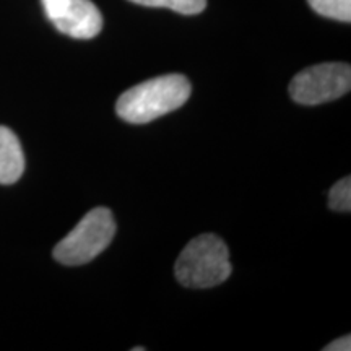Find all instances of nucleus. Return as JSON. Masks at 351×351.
I'll return each mask as SVG.
<instances>
[{
    "instance_id": "4",
    "label": "nucleus",
    "mask_w": 351,
    "mask_h": 351,
    "mask_svg": "<svg viewBox=\"0 0 351 351\" xmlns=\"http://www.w3.org/2000/svg\"><path fill=\"white\" fill-rule=\"evenodd\" d=\"M351 88V67L348 64H320L301 70L289 83L293 101L315 106L335 101L346 95Z\"/></svg>"
},
{
    "instance_id": "5",
    "label": "nucleus",
    "mask_w": 351,
    "mask_h": 351,
    "mask_svg": "<svg viewBox=\"0 0 351 351\" xmlns=\"http://www.w3.org/2000/svg\"><path fill=\"white\" fill-rule=\"evenodd\" d=\"M46 16L60 33L75 39L98 36L103 16L91 0H41Z\"/></svg>"
},
{
    "instance_id": "8",
    "label": "nucleus",
    "mask_w": 351,
    "mask_h": 351,
    "mask_svg": "<svg viewBox=\"0 0 351 351\" xmlns=\"http://www.w3.org/2000/svg\"><path fill=\"white\" fill-rule=\"evenodd\" d=\"M307 2L319 15L345 23L351 21V0H307Z\"/></svg>"
},
{
    "instance_id": "10",
    "label": "nucleus",
    "mask_w": 351,
    "mask_h": 351,
    "mask_svg": "<svg viewBox=\"0 0 351 351\" xmlns=\"http://www.w3.org/2000/svg\"><path fill=\"white\" fill-rule=\"evenodd\" d=\"M351 350V337L345 335L341 339L333 340L332 343L324 346V351H350Z\"/></svg>"
},
{
    "instance_id": "11",
    "label": "nucleus",
    "mask_w": 351,
    "mask_h": 351,
    "mask_svg": "<svg viewBox=\"0 0 351 351\" xmlns=\"http://www.w3.org/2000/svg\"><path fill=\"white\" fill-rule=\"evenodd\" d=\"M142 350H145V348H142V346H137V348H134V351H142Z\"/></svg>"
},
{
    "instance_id": "9",
    "label": "nucleus",
    "mask_w": 351,
    "mask_h": 351,
    "mask_svg": "<svg viewBox=\"0 0 351 351\" xmlns=\"http://www.w3.org/2000/svg\"><path fill=\"white\" fill-rule=\"evenodd\" d=\"M328 208L335 212H350L351 210V179H340L328 192Z\"/></svg>"
},
{
    "instance_id": "2",
    "label": "nucleus",
    "mask_w": 351,
    "mask_h": 351,
    "mask_svg": "<svg viewBox=\"0 0 351 351\" xmlns=\"http://www.w3.org/2000/svg\"><path fill=\"white\" fill-rule=\"evenodd\" d=\"M174 275L186 288L218 287L231 275L228 245L215 234L197 236L176 261Z\"/></svg>"
},
{
    "instance_id": "3",
    "label": "nucleus",
    "mask_w": 351,
    "mask_h": 351,
    "mask_svg": "<svg viewBox=\"0 0 351 351\" xmlns=\"http://www.w3.org/2000/svg\"><path fill=\"white\" fill-rule=\"evenodd\" d=\"M116 221L111 210L98 207L88 212L82 221L54 249V258L62 265H83L98 257L111 244Z\"/></svg>"
},
{
    "instance_id": "6",
    "label": "nucleus",
    "mask_w": 351,
    "mask_h": 351,
    "mask_svg": "<svg viewBox=\"0 0 351 351\" xmlns=\"http://www.w3.org/2000/svg\"><path fill=\"white\" fill-rule=\"evenodd\" d=\"M25 171V156L16 135L0 125V184H13Z\"/></svg>"
},
{
    "instance_id": "1",
    "label": "nucleus",
    "mask_w": 351,
    "mask_h": 351,
    "mask_svg": "<svg viewBox=\"0 0 351 351\" xmlns=\"http://www.w3.org/2000/svg\"><path fill=\"white\" fill-rule=\"evenodd\" d=\"M191 91V82L179 73L156 77L122 93L117 99L116 112L129 124H148L184 106Z\"/></svg>"
},
{
    "instance_id": "7",
    "label": "nucleus",
    "mask_w": 351,
    "mask_h": 351,
    "mask_svg": "<svg viewBox=\"0 0 351 351\" xmlns=\"http://www.w3.org/2000/svg\"><path fill=\"white\" fill-rule=\"evenodd\" d=\"M130 2L143 7L169 8L182 15H197L207 7V0H130Z\"/></svg>"
}]
</instances>
